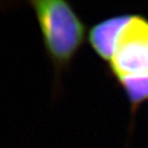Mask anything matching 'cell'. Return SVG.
I'll return each instance as SVG.
<instances>
[{
    "mask_svg": "<svg viewBox=\"0 0 148 148\" xmlns=\"http://www.w3.org/2000/svg\"><path fill=\"white\" fill-rule=\"evenodd\" d=\"M31 5L47 54L56 69H64L85 40V25L69 3L64 0H35Z\"/></svg>",
    "mask_w": 148,
    "mask_h": 148,
    "instance_id": "1",
    "label": "cell"
},
{
    "mask_svg": "<svg viewBox=\"0 0 148 148\" xmlns=\"http://www.w3.org/2000/svg\"><path fill=\"white\" fill-rule=\"evenodd\" d=\"M117 80L148 74V20L132 16L115 42L109 63Z\"/></svg>",
    "mask_w": 148,
    "mask_h": 148,
    "instance_id": "2",
    "label": "cell"
},
{
    "mask_svg": "<svg viewBox=\"0 0 148 148\" xmlns=\"http://www.w3.org/2000/svg\"><path fill=\"white\" fill-rule=\"evenodd\" d=\"M131 14L112 16L97 23L88 31V38L94 52L109 64L112 60L118 35Z\"/></svg>",
    "mask_w": 148,
    "mask_h": 148,
    "instance_id": "3",
    "label": "cell"
},
{
    "mask_svg": "<svg viewBox=\"0 0 148 148\" xmlns=\"http://www.w3.org/2000/svg\"><path fill=\"white\" fill-rule=\"evenodd\" d=\"M128 97L134 112L141 103L148 100V74L138 77H128L118 80Z\"/></svg>",
    "mask_w": 148,
    "mask_h": 148,
    "instance_id": "4",
    "label": "cell"
}]
</instances>
